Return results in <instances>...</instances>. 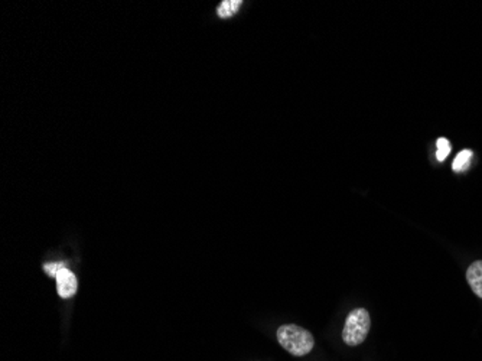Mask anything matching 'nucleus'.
<instances>
[{
  "label": "nucleus",
  "instance_id": "obj_1",
  "mask_svg": "<svg viewBox=\"0 0 482 361\" xmlns=\"http://www.w3.org/2000/svg\"><path fill=\"white\" fill-rule=\"evenodd\" d=\"M277 341L281 342L287 353L296 357L309 354L315 345V340L311 332L294 324L282 325L277 329Z\"/></svg>",
  "mask_w": 482,
  "mask_h": 361
},
{
  "label": "nucleus",
  "instance_id": "obj_2",
  "mask_svg": "<svg viewBox=\"0 0 482 361\" xmlns=\"http://www.w3.org/2000/svg\"><path fill=\"white\" fill-rule=\"evenodd\" d=\"M370 328H371L370 314L367 312V309L357 308L349 312L347 316V321L342 329V340L349 347L360 345L361 342H364L365 338H367Z\"/></svg>",
  "mask_w": 482,
  "mask_h": 361
},
{
  "label": "nucleus",
  "instance_id": "obj_3",
  "mask_svg": "<svg viewBox=\"0 0 482 361\" xmlns=\"http://www.w3.org/2000/svg\"><path fill=\"white\" fill-rule=\"evenodd\" d=\"M55 279H56L58 295L64 299L74 296V294L77 292V287H78V282H77V278H76L74 273L68 270L67 267H63L60 272H58Z\"/></svg>",
  "mask_w": 482,
  "mask_h": 361
},
{
  "label": "nucleus",
  "instance_id": "obj_4",
  "mask_svg": "<svg viewBox=\"0 0 482 361\" xmlns=\"http://www.w3.org/2000/svg\"><path fill=\"white\" fill-rule=\"evenodd\" d=\"M466 281L474 291V294L482 298V260L474 262L466 270Z\"/></svg>",
  "mask_w": 482,
  "mask_h": 361
},
{
  "label": "nucleus",
  "instance_id": "obj_5",
  "mask_svg": "<svg viewBox=\"0 0 482 361\" xmlns=\"http://www.w3.org/2000/svg\"><path fill=\"white\" fill-rule=\"evenodd\" d=\"M241 5H243L241 0H224V2H221L217 9L218 17L223 19L231 18L232 14H236L239 12Z\"/></svg>",
  "mask_w": 482,
  "mask_h": 361
},
{
  "label": "nucleus",
  "instance_id": "obj_6",
  "mask_svg": "<svg viewBox=\"0 0 482 361\" xmlns=\"http://www.w3.org/2000/svg\"><path fill=\"white\" fill-rule=\"evenodd\" d=\"M472 155L474 153L470 149H465V151L459 152L457 155V157L454 159V164H452V169H454L455 172H465L471 165Z\"/></svg>",
  "mask_w": 482,
  "mask_h": 361
},
{
  "label": "nucleus",
  "instance_id": "obj_7",
  "mask_svg": "<svg viewBox=\"0 0 482 361\" xmlns=\"http://www.w3.org/2000/svg\"><path fill=\"white\" fill-rule=\"evenodd\" d=\"M436 159L439 162H443L450 153V142L445 138H439L436 142Z\"/></svg>",
  "mask_w": 482,
  "mask_h": 361
},
{
  "label": "nucleus",
  "instance_id": "obj_8",
  "mask_svg": "<svg viewBox=\"0 0 482 361\" xmlns=\"http://www.w3.org/2000/svg\"><path fill=\"white\" fill-rule=\"evenodd\" d=\"M64 267V265L63 263H58V262H54V263H47L45 266H43V270H45L48 274H50V276H52V278H56V274H58V272H60L61 269Z\"/></svg>",
  "mask_w": 482,
  "mask_h": 361
}]
</instances>
